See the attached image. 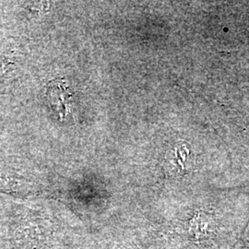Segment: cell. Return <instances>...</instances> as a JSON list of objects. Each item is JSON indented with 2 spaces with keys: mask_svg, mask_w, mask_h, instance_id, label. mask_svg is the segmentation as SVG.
Returning <instances> with one entry per match:
<instances>
[{
  "mask_svg": "<svg viewBox=\"0 0 249 249\" xmlns=\"http://www.w3.org/2000/svg\"><path fill=\"white\" fill-rule=\"evenodd\" d=\"M195 165V155L185 142L175 143L165 154L164 169L173 178L185 177Z\"/></svg>",
  "mask_w": 249,
  "mask_h": 249,
  "instance_id": "6da1fadb",
  "label": "cell"
},
{
  "mask_svg": "<svg viewBox=\"0 0 249 249\" xmlns=\"http://www.w3.org/2000/svg\"><path fill=\"white\" fill-rule=\"evenodd\" d=\"M46 91L50 107L57 113L59 118L63 119L67 116L70 108L69 104L71 98V93L68 86L63 80H53L48 84Z\"/></svg>",
  "mask_w": 249,
  "mask_h": 249,
  "instance_id": "7a4b0ae2",
  "label": "cell"
}]
</instances>
